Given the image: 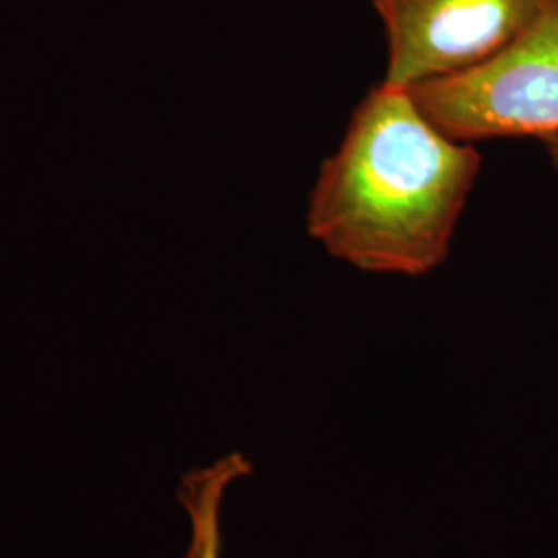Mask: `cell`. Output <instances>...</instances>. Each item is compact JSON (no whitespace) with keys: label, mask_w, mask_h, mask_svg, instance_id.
Masks as SVG:
<instances>
[{"label":"cell","mask_w":558,"mask_h":558,"mask_svg":"<svg viewBox=\"0 0 558 558\" xmlns=\"http://www.w3.org/2000/svg\"><path fill=\"white\" fill-rule=\"evenodd\" d=\"M480 166L474 143L449 140L410 92L380 83L323 161L306 230L362 271L424 276L449 257Z\"/></svg>","instance_id":"1"},{"label":"cell","mask_w":558,"mask_h":558,"mask_svg":"<svg viewBox=\"0 0 558 558\" xmlns=\"http://www.w3.org/2000/svg\"><path fill=\"white\" fill-rule=\"evenodd\" d=\"M410 96L440 133L461 143L558 135V0L493 59Z\"/></svg>","instance_id":"2"},{"label":"cell","mask_w":558,"mask_h":558,"mask_svg":"<svg viewBox=\"0 0 558 558\" xmlns=\"http://www.w3.org/2000/svg\"><path fill=\"white\" fill-rule=\"evenodd\" d=\"M548 0H375L387 40L383 85L412 92L472 71L530 29Z\"/></svg>","instance_id":"3"},{"label":"cell","mask_w":558,"mask_h":558,"mask_svg":"<svg viewBox=\"0 0 558 558\" xmlns=\"http://www.w3.org/2000/svg\"><path fill=\"white\" fill-rule=\"evenodd\" d=\"M246 474H251V463L242 453H230L182 478L179 500L191 518L186 558H221V500L228 486Z\"/></svg>","instance_id":"4"},{"label":"cell","mask_w":558,"mask_h":558,"mask_svg":"<svg viewBox=\"0 0 558 558\" xmlns=\"http://www.w3.org/2000/svg\"><path fill=\"white\" fill-rule=\"evenodd\" d=\"M542 143H544V147L548 151V158L553 161V166L558 170V135L546 137V140H542Z\"/></svg>","instance_id":"5"}]
</instances>
